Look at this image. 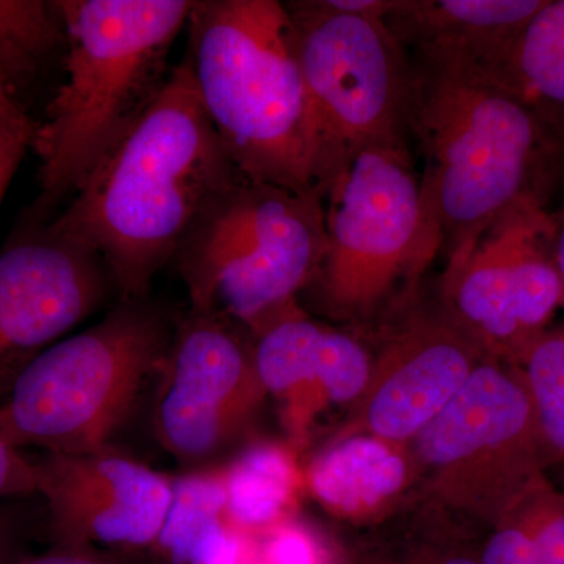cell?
I'll return each instance as SVG.
<instances>
[{
  "label": "cell",
  "instance_id": "12",
  "mask_svg": "<svg viewBox=\"0 0 564 564\" xmlns=\"http://www.w3.org/2000/svg\"><path fill=\"white\" fill-rule=\"evenodd\" d=\"M113 293L95 251L51 220L25 221L0 250V403L29 362Z\"/></svg>",
  "mask_w": 564,
  "mask_h": 564
},
{
  "label": "cell",
  "instance_id": "18",
  "mask_svg": "<svg viewBox=\"0 0 564 564\" xmlns=\"http://www.w3.org/2000/svg\"><path fill=\"white\" fill-rule=\"evenodd\" d=\"M226 519L237 532L261 534L293 518L304 489V470L295 448L258 443L221 469Z\"/></svg>",
  "mask_w": 564,
  "mask_h": 564
},
{
  "label": "cell",
  "instance_id": "26",
  "mask_svg": "<svg viewBox=\"0 0 564 564\" xmlns=\"http://www.w3.org/2000/svg\"><path fill=\"white\" fill-rule=\"evenodd\" d=\"M0 564H129L110 552L96 549L52 545L50 551L36 555H14Z\"/></svg>",
  "mask_w": 564,
  "mask_h": 564
},
{
  "label": "cell",
  "instance_id": "28",
  "mask_svg": "<svg viewBox=\"0 0 564 564\" xmlns=\"http://www.w3.org/2000/svg\"><path fill=\"white\" fill-rule=\"evenodd\" d=\"M393 564H481L477 555L455 549L421 547L415 549L400 562Z\"/></svg>",
  "mask_w": 564,
  "mask_h": 564
},
{
  "label": "cell",
  "instance_id": "17",
  "mask_svg": "<svg viewBox=\"0 0 564 564\" xmlns=\"http://www.w3.org/2000/svg\"><path fill=\"white\" fill-rule=\"evenodd\" d=\"M544 0H399L384 24L404 51L443 52L491 65Z\"/></svg>",
  "mask_w": 564,
  "mask_h": 564
},
{
  "label": "cell",
  "instance_id": "31",
  "mask_svg": "<svg viewBox=\"0 0 564 564\" xmlns=\"http://www.w3.org/2000/svg\"><path fill=\"white\" fill-rule=\"evenodd\" d=\"M554 261L564 291V214L562 220L555 221Z\"/></svg>",
  "mask_w": 564,
  "mask_h": 564
},
{
  "label": "cell",
  "instance_id": "33",
  "mask_svg": "<svg viewBox=\"0 0 564 564\" xmlns=\"http://www.w3.org/2000/svg\"><path fill=\"white\" fill-rule=\"evenodd\" d=\"M530 564H545V563H541V562H532Z\"/></svg>",
  "mask_w": 564,
  "mask_h": 564
},
{
  "label": "cell",
  "instance_id": "14",
  "mask_svg": "<svg viewBox=\"0 0 564 564\" xmlns=\"http://www.w3.org/2000/svg\"><path fill=\"white\" fill-rule=\"evenodd\" d=\"M488 358L447 311L415 314L384 340L345 433L410 444Z\"/></svg>",
  "mask_w": 564,
  "mask_h": 564
},
{
  "label": "cell",
  "instance_id": "25",
  "mask_svg": "<svg viewBox=\"0 0 564 564\" xmlns=\"http://www.w3.org/2000/svg\"><path fill=\"white\" fill-rule=\"evenodd\" d=\"M36 126L39 124L28 117L0 132V204L6 198L25 152L32 148Z\"/></svg>",
  "mask_w": 564,
  "mask_h": 564
},
{
  "label": "cell",
  "instance_id": "5",
  "mask_svg": "<svg viewBox=\"0 0 564 564\" xmlns=\"http://www.w3.org/2000/svg\"><path fill=\"white\" fill-rule=\"evenodd\" d=\"M173 333L169 315L150 299L120 300L101 322L58 340L22 369L0 403V434L21 451L109 448L161 373Z\"/></svg>",
  "mask_w": 564,
  "mask_h": 564
},
{
  "label": "cell",
  "instance_id": "22",
  "mask_svg": "<svg viewBox=\"0 0 564 564\" xmlns=\"http://www.w3.org/2000/svg\"><path fill=\"white\" fill-rule=\"evenodd\" d=\"M545 464L564 459V326L534 340L521 366Z\"/></svg>",
  "mask_w": 564,
  "mask_h": 564
},
{
  "label": "cell",
  "instance_id": "10",
  "mask_svg": "<svg viewBox=\"0 0 564 564\" xmlns=\"http://www.w3.org/2000/svg\"><path fill=\"white\" fill-rule=\"evenodd\" d=\"M554 239L543 199H530L448 259L444 310L489 358L521 366L562 306Z\"/></svg>",
  "mask_w": 564,
  "mask_h": 564
},
{
  "label": "cell",
  "instance_id": "23",
  "mask_svg": "<svg viewBox=\"0 0 564 564\" xmlns=\"http://www.w3.org/2000/svg\"><path fill=\"white\" fill-rule=\"evenodd\" d=\"M252 541L259 564H329L317 534L295 518L256 534Z\"/></svg>",
  "mask_w": 564,
  "mask_h": 564
},
{
  "label": "cell",
  "instance_id": "9",
  "mask_svg": "<svg viewBox=\"0 0 564 564\" xmlns=\"http://www.w3.org/2000/svg\"><path fill=\"white\" fill-rule=\"evenodd\" d=\"M285 7L329 181L352 151L406 137L410 62L384 21L329 9L323 0Z\"/></svg>",
  "mask_w": 564,
  "mask_h": 564
},
{
  "label": "cell",
  "instance_id": "1",
  "mask_svg": "<svg viewBox=\"0 0 564 564\" xmlns=\"http://www.w3.org/2000/svg\"><path fill=\"white\" fill-rule=\"evenodd\" d=\"M239 174L182 58L51 223L101 258L122 302L148 300L204 207Z\"/></svg>",
  "mask_w": 564,
  "mask_h": 564
},
{
  "label": "cell",
  "instance_id": "34",
  "mask_svg": "<svg viewBox=\"0 0 564 564\" xmlns=\"http://www.w3.org/2000/svg\"><path fill=\"white\" fill-rule=\"evenodd\" d=\"M563 214H564V212H563Z\"/></svg>",
  "mask_w": 564,
  "mask_h": 564
},
{
  "label": "cell",
  "instance_id": "4",
  "mask_svg": "<svg viewBox=\"0 0 564 564\" xmlns=\"http://www.w3.org/2000/svg\"><path fill=\"white\" fill-rule=\"evenodd\" d=\"M66 25L65 80L36 126L40 195L50 221L161 95L170 52L193 0H57Z\"/></svg>",
  "mask_w": 564,
  "mask_h": 564
},
{
  "label": "cell",
  "instance_id": "20",
  "mask_svg": "<svg viewBox=\"0 0 564 564\" xmlns=\"http://www.w3.org/2000/svg\"><path fill=\"white\" fill-rule=\"evenodd\" d=\"M66 25L58 2L0 0V85L21 110L65 61Z\"/></svg>",
  "mask_w": 564,
  "mask_h": 564
},
{
  "label": "cell",
  "instance_id": "24",
  "mask_svg": "<svg viewBox=\"0 0 564 564\" xmlns=\"http://www.w3.org/2000/svg\"><path fill=\"white\" fill-rule=\"evenodd\" d=\"M39 496L33 459L22 454L0 434V500H22Z\"/></svg>",
  "mask_w": 564,
  "mask_h": 564
},
{
  "label": "cell",
  "instance_id": "3",
  "mask_svg": "<svg viewBox=\"0 0 564 564\" xmlns=\"http://www.w3.org/2000/svg\"><path fill=\"white\" fill-rule=\"evenodd\" d=\"M187 29L184 61L236 169L323 199L328 169L288 7L195 0Z\"/></svg>",
  "mask_w": 564,
  "mask_h": 564
},
{
  "label": "cell",
  "instance_id": "30",
  "mask_svg": "<svg viewBox=\"0 0 564 564\" xmlns=\"http://www.w3.org/2000/svg\"><path fill=\"white\" fill-rule=\"evenodd\" d=\"M28 117L29 115L24 110H21L17 104L11 101L10 96L7 95L2 85H0V132L14 124V122L24 120Z\"/></svg>",
  "mask_w": 564,
  "mask_h": 564
},
{
  "label": "cell",
  "instance_id": "11",
  "mask_svg": "<svg viewBox=\"0 0 564 564\" xmlns=\"http://www.w3.org/2000/svg\"><path fill=\"white\" fill-rule=\"evenodd\" d=\"M159 378L155 436L185 464L220 455L267 397L237 325L193 311L174 328Z\"/></svg>",
  "mask_w": 564,
  "mask_h": 564
},
{
  "label": "cell",
  "instance_id": "32",
  "mask_svg": "<svg viewBox=\"0 0 564 564\" xmlns=\"http://www.w3.org/2000/svg\"><path fill=\"white\" fill-rule=\"evenodd\" d=\"M562 306L564 307V291H563V295H562Z\"/></svg>",
  "mask_w": 564,
  "mask_h": 564
},
{
  "label": "cell",
  "instance_id": "6",
  "mask_svg": "<svg viewBox=\"0 0 564 564\" xmlns=\"http://www.w3.org/2000/svg\"><path fill=\"white\" fill-rule=\"evenodd\" d=\"M325 248L321 196L239 174L204 207L172 263L193 313L256 333L306 291Z\"/></svg>",
  "mask_w": 564,
  "mask_h": 564
},
{
  "label": "cell",
  "instance_id": "7",
  "mask_svg": "<svg viewBox=\"0 0 564 564\" xmlns=\"http://www.w3.org/2000/svg\"><path fill=\"white\" fill-rule=\"evenodd\" d=\"M326 248L306 292L343 321L372 317L440 251L406 139L359 148L323 192Z\"/></svg>",
  "mask_w": 564,
  "mask_h": 564
},
{
  "label": "cell",
  "instance_id": "15",
  "mask_svg": "<svg viewBox=\"0 0 564 564\" xmlns=\"http://www.w3.org/2000/svg\"><path fill=\"white\" fill-rule=\"evenodd\" d=\"M252 334L256 372L276 402L295 451L306 445L326 410L362 395L372 369L370 352L350 334L315 322L299 303Z\"/></svg>",
  "mask_w": 564,
  "mask_h": 564
},
{
  "label": "cell",
  "instance_id": "19",
  "mask_svg": "<svg viewBox=\"0 0 564 564\" xmlns=\"http://www.w3.org/2000/svg\"><path fill=\"white\" fill-rule=\"evenodd\" d=\"M484 68L564 141V0H544L502 57Z\"/></svg>",
  "mask_w": 564,
  "mask_h": 564
},
{
  "label": "cell",
  "instance_id": "21",
  "mask_svg": "<svg viewBox=\"0 0 564 564\" xmlns=\"http://www.w3.org/2000/svg\"><path fill=\"white\" fill-rule=\"evenodd\" d=\"M232 536L221 469L173 478L172 503L154 544L170 563L210 564Z\"/></svg>",
  "mask_w": 564,
  "mask_h": 564
},
{
  "label": "cell",
  "instance_id": "2",
  "mask_svg": "<svg viewBox=\"0 0 564 564\" xmlns=\"http://www.w3.org/2000/svg\"><path fill=\"white\" fill-rule=\"evenodd\" d=\"M406 132L422 152L426 217L447 259L508 212L543 199L564 141L480 63L408 54Z\"/></svg>",
  "mask_w": 564,
  "mask_h": 564
},
{
  "label": "cell",
  "instance_id": "8",
  "mask_svg": "<svg viewBox=\"0 0 564 564\" xmlns=\"http://www.w3.org/2000/svg\"><path fill=\"white\" fill-rule=\"evenodd\" d=\"M410 447L430 497L491 527L547 466L521 367L489 356Z\"/></svg>",
  "mask_w": 564,
  "mask_h": 564
},
{
  "label": "cell",
  "instance_id": "27",
  "mask_svg": "<svg viewBox=\"0 0 564 564\" xmlns=\"http://www.w3.org/2000/svg\"><path fill=\"white\" fill-rule=\"evenodd\" d=\"M22 500L0 502V563L20 555L21 540L31 524V511Z\"/></svg>",
  "mask_w": 564,
  "mask_h": 564
},
{
  "label": "cell",
  "instance_id": "29",
  "mask_svg": "<svg viewBox=\"0 0 564 564\" xmlns=\"http://www.w3.org/2000/svg\"><path fill=\"white\" fill-rule=\"evenodd\" d=\"M329 9L359 17L386 21L399 6V0H323Z\"/></svg>",
  "mask_w": 564,
  "mask_h": 564
},
{
  "label": "cell",
  "instance_id": "16",
  "mask_svg": "<svg viewBox=\"0 0 564 564\" xmlns=\"http://www.w3.org/2000/svg\"><path fill=\"white\" fill-rule=\"evenodd\" d=\"M410 444L344 433L304 469V489L329 513L367 521L402 499L417 478Z\"/></svg>",
  "mask_w": 564,
  "mask_h": 564
},
{
  "label": "cell",
  "instance_id": "13",
  "mask_svg": "<svg viewBox=\"0 0 564 564\" xmlns=\"http://www.w3.org/2000/svg\"><path fill=\"white\" fill-rule=\"evenodd\" d=\"M54 545L154 547L172 503L173 478L111 447L33 459Z\"/></svg>",
  "mask_w": 564,
  "mask_h": 564
}]
</instances>
